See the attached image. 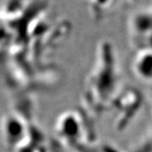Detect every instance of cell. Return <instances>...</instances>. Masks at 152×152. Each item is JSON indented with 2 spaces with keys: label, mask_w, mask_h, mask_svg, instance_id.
<instances>
[{
  "label": "cell",
  "mask_w": 152,
  "mask_h": 152,
  "mask_svg": "<svg viewBox=\"0 0 152 152\" xmlns=\"http://www.w3.org/2000/svg\"><path fill=\"white\" fill-rule=\"evenodd\" d=\"M136 75L143 80L152 81V55L140 56L134 63Z\"/></svg>",
  "instance_id": "obj_1"
}]
</instances>
